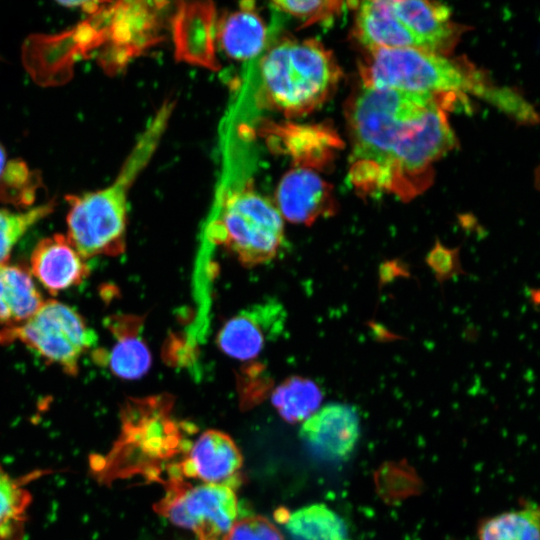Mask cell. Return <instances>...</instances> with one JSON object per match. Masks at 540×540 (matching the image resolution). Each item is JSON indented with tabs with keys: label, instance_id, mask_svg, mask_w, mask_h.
<instances>
[{
	"label": "cell",
	"instance_id": "obj_20",
	"mask_svg": "<svg viewBox=\"0 0 540 540\" xmlns=\"http://www.w3.org/2000/svg\"><path fill=\"white\" fill-rule=\"evenodd\" d=\"M478 540H540V505L529 504L483 521Z\"/></svg>",
	"mask_w": 540,
	"mask_h": 540
},
{
	"label": "cell",
	"instance_id": "obj_25",
	"mask_svg": "<svg viewBox=\"0 0 540 540\" xmlns=\"http://www.w3.org/2000/svg\"><path fill=\"white\" fill-rule=\"evenodd\" d=\"M225 540H283L277 527L263 516L236 520Z\"/></svg>",
	"mask_w": 540,
	"mask_h": 540
},
{
	"label": "cell",
	"instance_id": "obj_8",
	"mask_svg": "<svg viewBox=\"0 0 540 540\" xmlns=\"http://www.w3.org/2000/svg\"><path fill=\"white\" fill-rule=\"evenodd\" d=\"M284 320L282 306L273 300L251 305L224 323L217 334V345L235 359H253L268 341L279 336Z\"/></svg>",
	"mask_w": 540,
	"mask_h": 540
},
{
	"label": "cell",
	"instance_id": "obj_1",
	"mask_svg": "<svg viewBox=\"0 0 540 540\" xmlns=\"http://www.w3.org/2000/svg\"><path fill=\"white\" fill-rule=\"evenodd\" d=\"M458 98L363 85L348 110L354 187L402 200L423 192L456 144L448 110Z\"/></svg>",
	"mask_w": 540,
	"mask_h": 540
},
{
	"label": "cell",
	"instance_id": "obj_21",
	"mask_svg": "<svg viewBox=\"0 0 540 540\" xmlns=\"http://www.w3.org/2000/svg\"><path fill=\"white\" fill-rule=\"evenodd\" d=\"M26 478L12 477L0 464V540H11L23 528L24 515L31 503Z\"/></svg>",
	"mask_w": 540,
	"mask_h": 540
},
{
	"label": "cell",
	"instance_id": "obj_16",
	"mask_svg": "<svg viewBox=\"0 0 540 540\" xmlns=\"http://www.w3.org/2000/svg\"><path fill=\"white\" fill-rule=\"evenodd\" d=\"M218 36L226 55L243 64L259 58L266 49V26L248 2L221 20Z\"/></svg>",
	"mask_w": 540,
	"mask_h": 540
},
{
	"label": "cell",
	"instance_id": "obj_11",
	"mask_svg": "<svg viewBox=\"0 0 540 540\" xmlns=\"http://www.w3.org/2000/svg\"><path fill=\"white\" fill-rule=\"evenodd\" d=\"M276 207L283 219L294 224H313L335 213L330 186L313 170L297 167L288 171L276 189Z\"/></svg>",
	"mask_w": 540,
	"mask_h": 540
},
{
	"label": "cell",
	"instance_id": "obj_22",
	"mask_svg": "<svg viewBox=\"0 0 540 540\" xmlns=\"http://www.w3.org/2000/svg\"><path fill=\"white\" fill-rule=\"evenodd\" d=\"M55 205V200H51L22 212L0 209V264L5 263L13 247L32 226L53 212Z\"/></svg>",
	"mask_w": 540,
	"mask_h": 540
},
{
	"label": "cell",
	"instance_id": "obj_14",
	"mask_svg": "<svg viewBox=\"0 0 540 540\" xmlns=\"http://www.w3.org/2000/svg\"><path fill=\"white\" fill-rule=\"evenodd\" d=\"M354 32L358 40L370 51L403 48L423 49L418 38L394 12L391 0L359 3Z\"/></svg>",
	"mask_w": 540,
	"mask_h": 540
},
{
	"label": "cell",
	"instance_id": "obj_9",
	"mask_svg": "<svg viewBox=\"0 0 540 540\" xmlns=\"http://www.w3.org/2000/svg\"><path fill=\"white\" fill-rule=\"evenodd\" d=\"M242 455L232 438L218 430H207L192 445L187 456L170 475L200 479L209 484L235 488L240 484Z\"/></svg>",
	"mask_w": 540,
	"mask_h": 540
},
{
	"label": "cell",
	"instance_id": "obj_10",
	"mask_svg": "<svg viewBox=\"0 0 540 540\" xmlns=\"http://www.w3.org/2000/svg\"><path fill=\"white\" fill-rule=\"evenodd\" d=\"M360 435L356 409L344 403H330L306 419L300 437L317 456L330 461L345 460L354 450Z\"/></svg>",
	"mask_w": 540,
	"mask_h": 540
},
{
	"label": "cell",
	"instance_id": "obj_15",
	"mask_svg": "<svg viewBox=\"0 0 540 540\" xmlns=\"http://www.w3.org/2000/svg\"><path fill=\"white\" fill-rule=\"evenodd\" d=\"M394 12L421 42L423 49L442 54L459 36L448 7L420 0H391Z\"/></svg>",
	"mask_w": 540,
	"mask_h": 540
},
{
	"label": "cell",
	"instance_id": "obj_4",
	"mask_svg": "<svg viewBox=\"0 0 540 540\" xmlns=\"http://www.w3.org/2000/svg\"><path fill=\"white\" fill-rule=\"evenodd\" d=\"M340 74L334 57L320 42L284 38L255 61L257 106L286 117L305 115L328 98Z\"/></svg>",
	"mask_w": 540,
	"mask_h": 540
},
{
	"label": "cell",
	"instance_id": "obj_23",
	"mask_svg": "<svg viewBox=\"0 0 540 540\" xmlns=\"http://www.w3.org/2000/svg\"><path fill=\"white\" fill-rule=\"evenodd\" d=\"M39 179L24 161L11 160L0 177V201L27 207L35 199Z\"/></svg>",
	"mask_w": 540,
	"mask_h": 540
},
{
	"label": "cell",
	"instance_id": "obj_24",
	"mask_svg": "<svg viewBox=\"0 0 540 540\" xmlns=\"http://www.w3.org/2000/svg\"><path fill=\"white\" fill-rule=\"evenodd\" d=\"M274 8L292 15L305 24L314 23L323 20H329L337 15L344 6L340 1H274Z\"/></svg>",
	"mask_w": 540,
	"mask_h": 540
},
{
	"label": "cell",
	"instance_id": "obj_2",
	"mask_svg": "<svg viewBox=\"0 0 540 540\" xmlns=\"http://www.w3.org/2000/svg\"><path fill=\"white\" fill-rule=\"evenodd\" d=\"M220 171L203 229L209 245H219L246 267L271 261L284 238L276 205L255 184L257 153L246 147L220 151Z\"/></svg>",
	"mask_w": 540,
	"mask_h": 540
},
{
	"label": "cell",
	"instance_id": "obj_5",
	"mask_svg": "<svg viewBox=\"0 0 540 540\" xmlns=\"http://www.w3.org/2000/svg\"><path fill=\"white\" fill-rule=\"evenodd\" d=\"M370 52L363 85L462 98L467 94L490 100L497 96L482 73L465 61L414 48Z\"/></svg>",
	"mask_w": 540,
	"mask_h": 540
},
{
	"label": "cell",
	"instance_id": "obj_3",
	"mask_svg": "<svg viewBox=\"0 0 540 540\" xmlns=\"http://www.w3.org/2000/svg\"><path fill=\"white\" fill-rule=\"evenodd\" d=\"M173 108L174 102L167 100L156 111L110 185L66 196L67 238L84 259L124 252L129 190L155 153Z\"/></svg>",
	"mask_w": 540,
	"mask_h": 540
},
{
	"label": "cell",
	"instance_id": "obj_18",
	"mask_svg": "<svg viewBox=\"0 0 540 540\" xmlns=\"http://www.w3.org/2000/svg\"><path fill=\"white\" fill-rule=\"evenodd\" d=\"M323 394L318 385L304 377L284 380L272 393L271 401L279 415L289 423L304 422L319 408Z\"/></svg>",
	"mask_w": 540,
	"mask_h": 540
},
{
	"label": "cell",
	"instance_id": "obj_26",
	"mask_svg": "<svg viewBox=\"0 0 540 540\" xmlns=\"http://www.w3.org/2000/svg\"><path fill=\"white\" fill-rule=\"evenodd\" d=\"M7 165L6 152L3 146L0 144V177Z\"/></svg>",
	"mask_w": 540,
	"mask_h": 540
},
{
	"label": "cell",
	"instance_id": "obj_6",
	"mask_svg": "<svg viewBox=\"0 0 540 540\" xmlns=\"http://www.w3.org/2000/svg\"><path fill=\"white\" fill-rule=\"evenodd\" d=\"M15 342L76 376L80 358L96 346L97 334L74 308L52 299L23 323L0 329V345Z\"/></svg>",
	"mask_w": 540,
	"mask_h": 540
},
{
	"label": "cell",
	"instance_id": "obj_7",
	"mask_svg": "<svg viewBox=\"0 0 540 540\" xmlns=\"http://www.w3.org/2000/svg\"><path fill=\"white\" fill-rule=\"evenodd\" d=\"M154 509L174 525L191 530L199 540H225L237 518L234 489L221 484L192 486L171 475L166 493Z\"/></svg>",
	"mask_w": 540,
	"mask_h": 540
},
{
	"label": "cell",
	"instance_id": "obj_17",
	"mask_svg": "<svg viewBox=\"0 0 540 540\" xmlns=\"http://www.w3.org/2000/svg\"><path fill=\"white\" fill-rule=\"evenodd\" d=\"M44 300L27 267L0 264V325L15 326L33 316Z\"/></svg>",
	"mask_w": 540,
	"mask_h": 540
},
{
	"label": "cell",
	"instance_id": "obj_12",
	"mask_svg": "<svg viewBox=\"0 0 540 540\" xmlns=\"http://www.w3.org/2000/svg\"><path fill=\"white\" fill-rule=\"evenodd\" d=\"M30 266L31 273L51 295L80 285L90 274L86 259L60 233L38 241Z\"/></svg>",
	"mask_w": 540,
	"mask_h": 540
},
{
	"label": "cell",
	"instance_id": "obj_19",
	"mask_svg": "<svg viewBox=\"0 0 540 540\" xmlns=\"http://www.w3.org/2000/svg\"><path fill=\"white\" fill-rule=\"evenodd\" d=\"M289 533L298 540H349L344 521L324 504H311L291 513Z\"/></svg>",
	"mask_w": 540,
	"mask_h": 540
},
{
	"label": "cell",
	"instance_id": "obj_13",
	"mask_svg": "<svg viewBox=\"0 0 540 540\" xmlns=\"http://www.w3.org/2000/svg\"><path fill=\"white\" fill-rule=\"evenodd\" d=\"M145 318L118 313L104 320L115 342L109 352L94 351L97 363L108 366L112 374L123 379H138L150 369L152 358L142 336Z\"/></svg>",
	"mask_w": 540,
	"mask_h": 540
}]
</instances>
